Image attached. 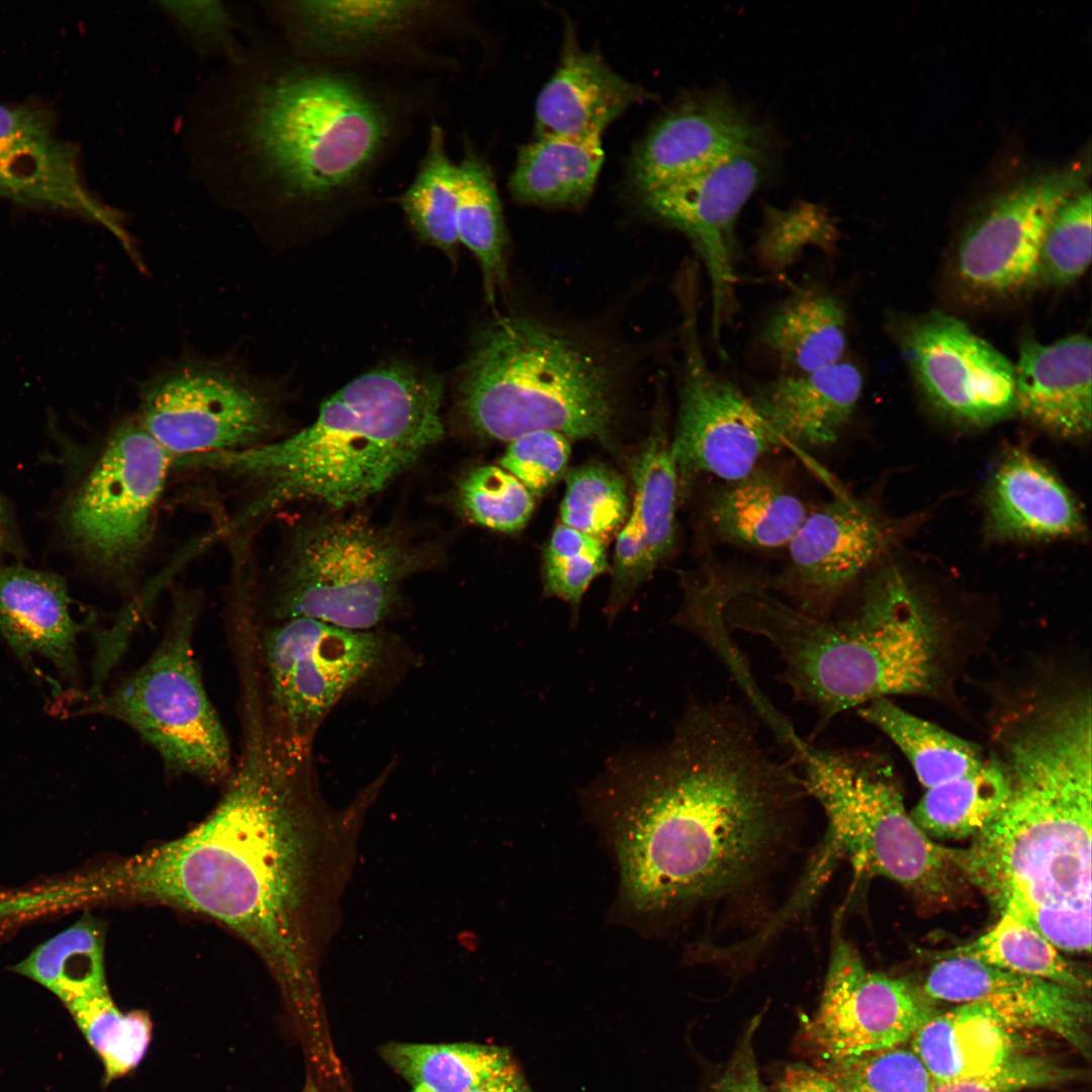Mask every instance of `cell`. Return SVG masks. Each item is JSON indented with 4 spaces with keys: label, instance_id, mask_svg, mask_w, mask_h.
<instances>
[{
    "label": "cell",
    "instance_id": "obj_1",
    "mask_svg": "<svg viewBox=\"0 0 1092 1092\" xmlns=\"http://www.w3.org/2000/svg\"><path fill=\"white\" fill-rule=\"evenodd\" d=\"M639 910L717 901L750 884L808 797L796 763L729 700L689 704L661 747L620 754L592 791Z\"/></svg>",
    "mask_w": 1092,
    "mask_h": 1092
},
{
    "label": "cell",
    "instance_id": "obj_2",
    "mask_svg": "<svg viewBox=\"0 0 1092 1092\" xmlns=\"http://www.w3.org/2000/svg\"><path fill=\"white\" fill-rule=\"evenodd\" d=\"M246 714L240 759L210 814L184 835L106 868L90 889L98 898L213 918L293 982L298 754L258 709Z\"/></svg>",
    "mask_w": 1092,
    "mask_h": 1092
},
{
    "label": "cell",
    "instance_id": "obj_3",
    "mask_svg": "<svg viewBox=\"0 0 1092 1092\" xmlns=\"http://www.w3.org/2000/svg\"><path fill=\"white\" fill-rule=\"evenodd\" d=\"M1010 791L962 849V869L999 915L1055 947L1091 949L1092 710L1090 691L1041 693L998 729Z\"/></svg>",
    "mask_w": 1092,
    "mask_h": 1092
},
{
    "label": "cell",
    "instance_id": "obj_4",
    "mask_svg": "<svg viewBox=\"0 0 1092 1092\" xmlns=\"http://www.w3.org/2000/svg\"><path fill=\"white\" fill-rule=\"evenodd\" d=\"M445 81L287 52L257 87L247 122L276 204L324 219L367 204L388 162L437 118Z\"/></svg>",
    "mask_w": 1092,
    "mask_h": 1092
},
{
    "label": "cell",
    "instance_id": "obj_5",
    "mask_svg": "<svg viewBox=\"0 0 1092 1092\" xmlns=\"http://www.w3.org/2000/svg\"><path fill=\"white\" fill-rule=\"evenodd\" d=\"M443 381L405 362L379 365L321 405L297 433L236 452L189 457L253 489L225 526L245 529L300 500L335 509L358 505L388 486L444 436Z\"/></svg>",
    "mask_w": 1092,
    "mask_h": 1092
},
{
    "label": "cell",
    "instance_id": "obj_6",
    "mask_svg": "<svg viewBox=\"0 0 1092 1092\" xmlns=\"http://www.w3.org/2000/svg\"><path fill=\"white\" fill-rule=\"evenodd\" d=\"M729 630L762 636L784 663L779 675L817 714L814 733L839 714L894 695H930L944 679L940 624L900 569L883 570L844 620L803 613L759 584L729 603Z\"/></svg>",
    "mask_w": 1092,
    "mask_h": 1092
},
{
    "label": "cell",
    "instance_id": "obj_7",
    "mask_svg": "<svg viewBox=\"0 0 1092 1092\" xmlns=\"http://www.w3.org/2000/svg\"><path fill=\"white\" fill-rule=\"evenodd\" d=\"M602 339L526 313L497 316L472 341L457 405L477 434L533 431L610 444L630 362Z\"/></svg>",
    "mask_w": 1092,
    "mask_h": 1092
},
{
    "label": "cell",
    "instance_id": "obj_8",
    "mask_svg": "<svg viewBox=\"0 0 1092 1092\" xmlns=\"http://www.w3.org/2000/svg\"><path fill=\"white\" fill-rule=\"evenodd\" d=\"M795 762L827 825L806 888L814 891L828 868L844 860L857 879L886 878L929 906H946L963 891L962 849L936 843L917 826L883 756L808 743Z\"/></svg>",
    "mask_w": 1092,
    "mask_h": 1092
},
{
    "label": "cell",
    "instance_id": "obj_9",
    "mask_svg": "<svg viewBox=\"0 0 1092 1092\" xmlns=\"http://www.w3.org/2000/svg\"><path fill=\"white\" fill-rule=\"evenodd\" d=\"M268 10L295 58L444 79L460 70L453 46L474 33L455 0H283Z\"/></svg>",
    "mask_w": 1092,
    "mask_h": 1092
},
{
    "label": "cell",
    "instance_id": "obj_10",
    "mask_svg": "<svg viewBox=\"0 0 1092 1092\" xmlns=\"http://www.w3.org/2000/svg\"><path fill=\"white\" fill-rule=\"evenodd\" d=\"M424 562L396 531L359 517L321 518L289 540L272 598L284 621L306 617L371 630L394 608L401 582Z\"/></svg>",
    "mask_w": 1092,
    "mask_h": 1092
},
{
    "label": "cell",
    "instance_id": "obj_11",
    "mask_svg": "<svg viewBox=\"0 0 1092 1092\" xmlns=\"http://www.w3.org/2000/svg\"><path fill=\"white\" fill-rule=\"evenodd\" d=\"M199 611L194 592L177 593L164 635L148 660L71 714L118 720L152 745L170 771L219 782L232 772L231 749L194 656Z\"/></svg>",
    "mask_w": 1092,
    "mask_h": 1092
},
{
    "label": "cell",
    "instance_id": "obj_12",
    "mask_svg": "<svg viewBox=\"0 0 1092 1092\" xmlns=\"http://www.w3.org/2000/svg\"><path fill=\"white\" fill-rule=\"evenodd\" d=\"M174 458L135 417L118 422L63 515L75 548L117 579L136 570L153 538Z\"/></svg>",
    "mask_w": 1092,
    "mask_h": 1092
},
{
    "label": "cell",
    "instance_id": "obj_13",
    "mask_svg": "<svg viewBox=\"0 0 1092 1092\" xmlns=\"http://www.w3.org/2000/svg\"><path fill=\"white\" fill-rule=\"evenodd\" d=\"M139 395L136 420L174 461L268 443L281 421L273 388L218 361L181 360Z\"/></svg>",
    "mask_w": 1092,
    "mask_h": 1092
},
{
    "label": "cell",
    "instance_id": "obj_14",
    "mask_svg": "<svg viewBox=\"0 0 1092 1092\" xmlns=\"http://www.w3.org/2000/svg\"><path fill=\"white\" fill-rule=\"evenodd\" d=\"M696 275L694 269H684L675 290L681 315V363L670 451L682 486L702 474L728 482L740 479L782 444L750 397L709 364L699 334Z\"/></svg>",
    "mask_w": 1092,
    "mask_h": 1092
},
{
    "label": "cell",
    "instance_id": "obj_15",
    "mask_svg": "<svg viewBox=\"0 0 1092 1092\" xmlns=\"http://www.w3.org/2000/svg\"><path fill=\"white\" fill-rule=\"evenodd\" d=\"M272 708L283 738L299 749L340 698L379 662L383 641L371 630H352L316 619L281 621L262 635Z\"/></svg>",
    "mask_w": 1092,
    "mask_h": 1092
},
{
    "label": "cell",
    "instance_id": "obj_16",
    "mask_svg": "<svg viewBox=\"0 0 1092 1092\" xmlns=\"http://www.w3.org/2000/svg\"><path fill=\"white\" fill-rule=\"evenodd\" d=\"M767 154L762 138L699 173L642 194L649 212L685 235L701 258L711 286L716 341L736 309V221L766 174Z\"/></svg>",
    "mask_w": 1092,
    "mask_h": 1092
},
{
    "label": "cell",
    "instance_id": "obj_17",
    "mask_svg": "<svg viewBox=\"0 0 1092 1092\" xmlns=\"http://www.w3.org/2000/svg\"><path fill=\"white\" fill-rule=\"evenodd\" d=\"M1083 165L1018 183L997 198L964 234L954 258V279L972 299L1010 297L1038 276L1048 226L1058 208L1084 187Z\"/></svg>",
    "mask_w": 1092,
    "mask_h": 1092
},
{
    "label": "cell",
    "instance_id": "obj_18",
    "mask_svg": "<svg viewBox=\"0 0 1092 1092\" xmlns=\"http://www.w3.org/2000/svg\"><path fill=\"white\" fill-rule=\"evenodd\" d=\"M934 1002L906 979L869 970L836 933L809 1035L826 1060L901 1046L937 1013Z\"/></svg>",
    "mask_w": 1092,
    "mask_h": 1092
},
{
    "label": "cell",
    "instance_id": "obj_19",
    "mask_svg": "<svg viewBox=\"0 0 1092 1092\" xmlns=\"http://www.w3.org/2000/svg\"><path fill=\"white\" fill-rule=\"evenodd\" d=\"M902 349L923 395L945 417L981 427L1016 413L1014 365L963 321L923 315L904 333Z\"/></svg>",
    "mask_w": 1092,
    "mask_h": 1092
},
{
    "label": "cell",
    "instance_id": "obj_20",
    "mask_svg": "<svg viewBox=\"0 0 1092 1092\" xmlns=\"http://www.w3.org/2000/svg\"><path fill=\"white\" fill-rule=\"evenodd\" d=\"M890 541L884 520L866 503L841 495L809 512L789 544L783 586L794 606L829 619L847 587Z\"/></svg>",
    "mask_w": 1092,
    "mask_h": 1092
},
{
    "label": "cell",
    "instance_id": "obj_21",
    "mask_svg": "<svg viewBox=\"0 0 1092 1092\" xmlns=\"http://www.w3.org/2000/svg\"><path fill=\"white\" fill-rule=\"evenodd\" d=\"M921 988L934 1001L983 1003L1012 1029L1049 1031L1086 1061L1091 1058L1088 992L945 953L931 967Z\"/></svg>",
    "mask_w": 1092,
    "mask_h": 1092
},
{
    "label": "cell",
    "instance_id": "obj_22",
    "mask_svg": "<svg viewBox=\"0 0 1092 1092\" xmlns=\"http://www.w3.org/2000/svg\"><path fill=\"white\" fill-rule=\"evenodd\" d=\"M0 197L92 219L141 264L122 217L87 190L75 149L57 136L49 114L39 109L0 105Z\"/></svg>",
    "mask_w": 1092,
    "mask_h": 1092
},
{
    "label": "cell",
    "instance_id": "obj_23",
    "mask_svg": "<svg viewBox=\"0 0 1092 1092\" xmlns=\"http://www.w3.org/2000/svg\"><path fill=\"white\" fill-rule=\"evenodd\" d=\"M762 138L727 97H693L663 116L640 142L631 161L632 179L644 194L699 173Z\"/></svg>",
    "mask_w": 1092,
    "mask_h": 1092
},
{
    "label": "cell",
    "instance_id": "obj_24",
    "mask_svg": "<svg viewBox=\"0 0 1092 1092\" xmlns=\"http://www.w3.org/2000/svg\"><path fill=\"white\" fill-rule=\"evenodd\" d=\"M1092 346L1083 334L1051 344L1025 339L1015 368L1016 413L1067 440L1087 437L1092 416Z\"/></svg>",
    "mask_w": 1092,
    "mask_h": 1092
},
{
    "label": "cell",
    "instance_id": "obj_25",
    "mask_svg": "<svg viewBox=\"0 0 1092 1092\" xmlns=\"http://www.w3.org/2000/svg\"><path fill=\"white\" fill-rule=\"evenodd\" d=\"M82 630L62 576L0 562V636L25 667L35 670L32 658L41 656L64 678L76 681Z\"/></svg>",
    "mask_w": 1092,
    "mask_h": 1092
},
{
    "label": "cell",
    "instance_id": "obj_26",
    "mask_svg": "<svg viewBox=\"0 0 1092 1092\" xmlns=\"http://www.w3.org/2000/svg\"><path fill=\"white\" fill-rule=\"evenodd\" d=\"M862 389L858 367L839 361L812 372L778 377L750 399L781 443L816 449L840 437L854 415Z\"/></svg>",
    "mask_w": 1092,
    "mask_h": 1092
},
{
    "label": "cell",
    "instance_id": "obj_27",
    "mask_svg": "<svg viewBox=\"0 0 1092 1092\" xmlns=\"http://www.w3.org/2000/svg\"><path fill=\"white\" fill-rule=\"evenodd\" d=\"M988 526L996 537L1042 541L1084 533L1081 510L1069 488L1033 455L1012 450L993 471L986 490Z\"/></svg>",
    "mask_w": 1092,
    "mask_h": 1092
},
{
    "label": "cell",
    "instance_id": "obj_28",
    "mask_svg": "<svg viewBox=\"0 0 1092 1092\" xmlns=\"http://www.w3.org/2000/svg\"><path fill=\"white\" fill-rule=\"evenodd\" d=\"M647 97L642 88L614 72L599 54L567 41L556 71L536 101L537 138L601 136L627 107Z\"/></svg>",
    "mask_w": 1092,
    "mask_h": 1092
},
{
    "label": "cell",
    "instance_id": "obj_29",
    "mask_svg": "<svg viewBox=\"0 0 1092 1092\" xmlns=\"http://www.w3.org/2000/svg\"><path fill=\"white\" fill-rule=\"evenodd\" d=\"M1014 1029L987 1005L959 1004L937 1012L910 1039L911 1050L933 1082H949L982 1074L1014 1052Z\"/></svg>",
    "mask_w": 1092,
    "mask_h": 1092
},
{
    "label": "cell",
    "instance_id": "obj_30",
    "mask_svg": "<svg viewBox=\"0 0 1092 1092\" xmlns=\"http://www.w3.org/2000/svg\"><path fill=\"white\" fill-rule=\"evenodd\" d=\"M808 512L776 474L755 468L714 492L706 508L713 533L721 540L771 549L788 545Z\"/></svg>",
    "mask_w": 1092,
    "mask_h": 1092
},
{
    "label": "cell",
    "instance_id": "obj_31",
    "mask_svg": "<svg viewBox=\"0 0 1092 1092\" xmlns=\"http://www.w3.org/2000/svg\"><path fill=\"white\" fill-rule=\"evenodd\" d=\"M761 343L793 373H808L842 361L847 316L841 299L821 289H803L769 316Z\"/></svg>",
    "mask_w": 1092,
    "mask_h": 1092
},
{
    "label": "cell",
    "instance_id": "obj_32",
    "mask_svg": "<svg viewBox=\"0 0 1092 1092\" xmlns=\"http://www.w3.org/2000/svg\"><path fill=\"white\" fill-rule=\"evenodd\" d=\"M603 161L600 135L538 136L520 149L509 187L524 203L580 205L589 197Z\"/></svg>",
    "mask_w": 1092,
    "mask_h": 1092
},
{
    "label": "cell",
    "instance_id": "obj_33",
    "mask_svg": "<svg viewBox=\"0 0 1092 1092\" xmlns=\"http://www.w3.org/2000/svg\"><path fill=\"white\" fill-rule=\"evenodd\" d=\"M456 230L459 243L477 259L492 302L507 284V232L492 171L467 138L457 163Z\"/></svg>",
    "mask_w": 1092,
    "mask_h": 1092
},
{
    "label": "cell",
    "instance_id": "obj_34",
    "mask_svg": "<svg viewBox=\"0 0 1092 1092\" xmlns=\"http://www.w3.org/2000/svg\"><path fill=\"white\" fill-rule=\"evenodd\" d=\"M857 712L896 744L925 789L967 776L987 758L976 744L907 712L890 699L872 701Z\"/></svg>",
    "mask_w": 1092,
    "mask_h": 1092
},
{
    "label": "cell",
    "instance_id": "obj_35",
    "mask_svg": "<svg viewBox=\"0 0 1092 1092\" xmlns=\"http://www.w3.org/2000/svg\"><path fill=\"white\" fill-rule=\"evenodd\" d=\"M1009 791L1005 767L992 754L977 770L926 789L910 816L931 839L975 837L999 814Z\"/></svg>",
    "mask_w": 1092,
    "mask_h": 1092
},
{
    "label": "cell",
    "instance_id": "obj_36",
    "mask_svg": "<svg viewBox=\"0 0 1092 1092\" xmlns=\"http://www.w3.org/2000/svg\"><path fill=\"white\" fill-rule=\"evenodd\" d=\"M447 139L444 126L432 119L415 175L395 200L419 241L453 256L459 243L457 163L449 155Z\"/></svg>",
    "mask_w": 1092,
    "mask_h": 1092
},
{
    "label": "cell",
    "instance_id": "obj_37",
    "mask_svg": "<svg viewBox=\"0 0 1092 1092\" xmlns=\"http://www.w3.org/2000/svg\"><path fill=\"white\" fill-rule=\"evenodd\" d=\"M380 1054L414 1087L430 1092H466L514 1063L506 1048L469 1042H389Z\"/></svg>",
    "mask_w": 1092,
    "mask_h": 1092
},
{
    "label": "cell",
    "instance_id": "obj_38",
    "mask_svg": "<svg viewBox=\"0 0 1092 1092\" xmlns=\"http://www.w3.org/2000/svg\"><path fill=\"white\" fill-rule=\"evenodd\" d=\"M104 941L102 926L87 916L38 945L14 970L51 990L66 1006L108 989Z\"/></svg>",
    "mask_w": 1092,
    "mask_h": 1092
},
{
    "label": "cell",
    "instance_id": "obj_39",
    "mask_svg": "<svg viewBox=\"0 0 1092 1092\" xmlns=\"http://www.w3.org/2000/svg\"><path fill=\"white\" fill-rule=\"evenodd\" d=\"M663 400L647 441L631 463L632 513L656 566L670 555L675 544V505L679 486L665 434Z\"/></svg>",
    "mask_w": 1092,
    "mask_h": 1092
},
{
    "label": "cell",
    "instance_id": "obj_40",
    "mask_svg": "<svg viewBox=\"0 0 1092 1092\" xmlns=\"http://www.w3.org/2000/svg\"><path fill=\"white\" fill-rule=\"evenodd\" d=\"M945 954L963 956L1018 974L1037 977L1089 993L1090 979L1066 961L1048 939L1007 914L987 932Z\"/></svg>",
    "mask_w": 1092,
    "mask_h": 1092
},
{
    "label": "cell",
    "instance_id": "obj_41",
    "mask_svg": "<svg viewBox=\"0 0 1092 1092\" xmlns=\"http://www.w3.org/2000/svg\"><path fill=\"white\" fill-rule=\"evenodd\" d=\"M66 1007L101 1059L106 1084L139 1066L152 1038L153 1023L147 1012L123 1013L108 989L79 998Z\"/></svg>",
    "mask_w": 1092,
    "mask_h": 1092
},
{
    "label": "cell",
    "instance_id": "obj_42",
    "mask_svg": "<svg viewBox=\"0 0 1092 1092\" xmlns=\"http://www.w3.org/2000/svg\"><path fill=\"white\" fill-rule=\"evenodd\" d=\"M684 603L674 622L701 637L727 664L749 700L761 694L749 664L730 637L724 619L728 576L713 570L686 581Z\"/></svg>",
    "mask_w": 1092,
    "mask_h": 1092
},
{
    "label": "cell",
    "instance_id": "obj_43",
    "mask_svg": "<svg viewBox=\"0 0 1092 1092\" xmlns=\"http://www.w3.org/2000/svg\"><path fill=\"white\" fill-rule=\"evenodd\" d=\"M628 510L627 486L615 470L590 463L567 473L560 507L563 525L603 541L626 522Z\"/></svg>",
    "mask_w": 1092,
    "mask_h": 1092
},
{
    "label": "cell",
    "instance_id": "obj_44",
    "mask_svg": "<svg viewBox=\"0 0 1092 1092\" xmlns=\"http://www.w3.org/2000/svg\"><path fill=\"white\" fill-rule=\"evenodd\" d=\"M1091 191L1082 187L1054 214L1040 250L1038 276L1052 286L1078 280L1091 262Z\"/></svg>",
    "mask_w": 1092,
    "mask_h": 1092
},
{
    "label": "cell",
    "instance_id": "obj_45",
    "mask_svg": "<svg viewBox=\"0 0 1092 1092\" xmlns=\"http://www.w3.org/2000/svg\"><path fill=\"white\" fill-rule=\"evenodd\" d=\"M457 505L471 522L499 532H517L531 518L534 497L511 473L482 465L460 481Z\"/></svg>",
    "mask_w": 1092,
    "mask_h": 1092
},
{
    "label": "cell",
    "instance_id": "obj_46",
    "mask_svg": "<svg viewBox=\"0 0 1092 1092\" xmlns=\"http://www.w3.org/2000/svg\"><path fill=\"white\" fill-rule=\"evenodd\" d=\"M823 1071L848 1092H931L933 1084L911 1048L827 1060Z\"/></svg>",
    "mask_w": 1092,
    "mask_h": 1092
},
{
    "label": "cell",
    "instance_id": "obj_47",
    "mask_svg": "<svg viewBox=\"0 0 1092 1092\" xmlns=\"http://www.w3.org/2000/svg\"><path fill=\"white\" fill-rule=\"evenodd\" d=\"M1085 1078V1072L1046 1055L1013 1052L990 1070L965 1079L933 1082L931 1092H1023Z\"/></svg>",
    "mask_w": 1092,
    "mask_h": 1092
},
{
    "label": "cell",
    "instance_id": "obj_48",
    "mask_svg": "<svg viewBox=\"0 0 1092 1092\" xmlns=\"http://www.w3.org/2000/svg\"><path fill=\"white\" fill-rule=\"evenodd\" d=\"M569 440L554 431H533L511 441L499 464L533 497H541L566 471Z\"/></svg>",
    "mask_w": 1092,
    "mask_h": 1092
},
{
    "label": "cell",
    "instance_id": "obj_49",
    "mask_svg": "<svg viewBox=\"0 0 1092 1092\" xmlns=\"http://www.w3.org/2000/svg\"><path fill=\"white\" fill-rule=\"evenodd\" d=\"M833 226L823 211L812 205H800L775 211L759 239L758 251L769 267L783 269L806 246L827 248L833 242Z\"/></svg>",
    "mask_w": 1092,
    "mask_h": 1092
},
{
    "label": "cell",
    "instance_id": "obj_50",
    "mask_svg": "<svg viewBox=\"0 0 1092 1092\" xmlns=\"http://www.w3.org/2000/svg\"><path fill=\"white\" fill-rule=\"evenodd\" d=\"M159 8L188 39L203 50L233 52L235 16L220 1H160Z\"/></svg>",
    "mask_w": 1092,
    "mask_h": 1092
},
{
    "label": "cell",
    "instance_id": "obj_51",
    "mask_svg": "<svg viewBox=\"0 0 1092 1092\" xmlns=\"http://www.w3.org/2000/svg\"><path fill=\"white\" fill-rule=\"evenodd\" d=\"M656 567L633 513L621 529L615 546L613 584L607 615L613 620L633 593Z\"/></svg>",
    "mask_w": 1092,
    "mask_h": 1092
},
{
    "label": "cell",
    "instance_id": "obj_52",
    "mask_svg": "<svg viewBox=\"0 0 1092 1092\" xmlns=\"http://www.w3.org/2000/svg\"><path fill=\"white\" fill-rule=\"evenodd\" d=\"M608 568L606 551L544 559V587L577 609L590 582Z\"/></svg>",
    "mask_w": 1092,
    "mask_h": 1092
},
{
    "label": "cell",
    "instance_id": "obj_53",
    "mask_svg": "<svg viewBox=\"0 0 1092 1092\" xmlns=\"http://www.w3.org/2000/svg\"><path fill=\"white\" fill-rule=\"evenodd\" d=\"M753 1028L735 1054L713 1092H767L756 1066L751 1037Z\"/></svg>",
    "mask_w": 1092,
    "mask_h": 1092
},
{
    "label": "cell",
    "instance_id": "obj_54",
    "mask_svg": "<svg viewBox=\"0 0 1092 1092\" xmlns=\"http://www.w3.org/2000/svg\"><path fill=\"white\" fill-rule=\"evenodd\" d=\"M780 1092H848L823 1070L804 1064L786 1068L780 1083Z\"/></svg>",
    "mask_w": 1092,
    "mask_h": 1092
},
{
    "label": "cell",
    "instance_id": "obj_55",
    "mask_svg": "<svg viewBox=\"0 0 1092 1092\" xmlns=\"http://www.w3.org/2000/svg\"><path fill=\"white\" fill-rule=\"evenodd\" d=\"M602 550H605L602 540L566 525L559 524L554 529L551 539L545 549L544 559H553L570 554L598 552Z\"/></svg>",
    "mask_w": 1092,
    "mask_h": 1092
},
{
    "label": "cell",
    "instance_id": "obj_56",
    "mask_svg": "<svg viewBox=\"0 0 1092 1092\" xmlns=\"http://www.w3.org/2000/svg\"><path fill=\"white\" fill-rule=\"evenodd\" d=\"M466 1092H533L515 1063Z\"/></svg>",
    "mask_w": 1092,
    "mask_h": 1092
},
{
    "label": "cell",
    "instance_id": "obj_57",
    "mask_svg": "<svg viewBox=\"0 0 1092 1092\" xmlns=\"http://www.w3.org/2000/svg\"><path fill=\"white\" fill-rule=\"evenodd\" d=\"M21 553L14 517L7 500L0 494V556H18Z\"/></svg>",
    "mask_w": 1092,
    "mask_h": 1092
},
{
    "label": "cell",
    "instance_id": "obj_58",
    "mask_svg": "<svg viewBox=\"0 0 1092 1092\" xmlns=\"http://www.w3.org/2000/svg\"><path fill=\"white\" fill-rule=\"evenodd\" d=\"M301 1092H318L311 1080H308Z\"/></svg>",
    "mask_w": 1092,
    "mask_h": 1092
},
{
    "label": "cell",
    "instance_id": "obj_59",
    "mask_svg": "<svg viewBox=\"0 0 1092 1092\" xmlns=\"http://www.w3.org/2000/svg\"><path fill=\"white\" fill-rule=\"evenodd\" d=\"M413 1092H430V1091H429V1090H427V1089H425V1088H423V1087H418V1086H417V1087H414V1090H413Z\"/></svg>",
    "mask_w": 1092,
    "mask_h": 1092
}]
</instances>
